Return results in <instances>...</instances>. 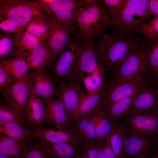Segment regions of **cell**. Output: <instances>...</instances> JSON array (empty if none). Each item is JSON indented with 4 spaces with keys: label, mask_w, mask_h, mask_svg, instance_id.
I'll list each match as a JSON object with an SVG mask.
<instances>
[{
    "label": "cell",
    "mask_w": 158,
    "mask_h": 158,
    "mask_svg": "<svg viewBox=\"0 0 158 158\" xmlns=\"http://www.w3.org/2000/svg\"><path fill=\"white\" fill-rule=\"evenodd\" d=\"M46 124L55 128L63 129L67 121L63 104L58 98L54 97L43 101Z\"/></svg>",
    "instance_id": "obj_20"
},
{
    "label": "cell",
    "mask_w": 158,
    "mask_h": 158,
    "mask_svg": "<svg viewBox=\"0 0 158 158\" xmlns=\"http://www.w3.org/2000/svg\"><path fill=\"white\" fill-rule=\"evenodd\" d=\"M156 85L157 89L158 92V67L156 70Z\"/></svg>",
    "instance_id": "obj_46"
},
{
    "label": "cell",
    "mask_w": 158,
    "mask_h": 158,
    "mask_svg": "<svg viewBox=\"0 0 158 158\" xmlns=\"http://www.w3.org/2000/svg\"><path fill=\"white\" fill-rule=\"evenodd\" d=\"M41 42L36 37L25 31L19 36L17 56L26 59L28 55L38 47Z\"/></svg>",
    "instance_id": "obj_33"
},
{
    "label": "cell",
    "mask_w": 158,
    "mask_h": 158,
    "mask_svg": "<svg viewBox=\"0 0 158 158\" xmlns=\"http://www.w3.org/2000/svg\"><path fill=\"white\" fill-rule=\"evenodd\" d=\"M25 158H53L39 139L35 138Z\"/></svg>",
    "instance_id": "obj_37"
},
{
    "label": "cell",
    "mask_w": 158,
    "mask_h": 158,
    "mask_svg": "<svg viewBox=\"0 0 158 158\" xmlns=\"http://www.w3.org/2000/svg\"><path fill=\"white\" fill-rule=\"evenodd\" d=\"M158 109V92L155 81L145 83L139 90L128 112L151 114Z\"/></svg>",
    "instance_id": "obj_14"
},
{
    "label": "cell",
    "mask_w": 158,
    "mask_h": 158,
    "mask_svg": "<svg viewBox=\"0 0 158 158\" xmlns=\"http://www.w3.org/2000/svg\"><path fill=\"white\" fill-rule=\"evenodd\" d=\"M39 140L53 158H77L84 149L80 145L67 143L52 142Z\"/></svg>",
    "instance_id": "obj_25"
},
{
    "label": "cell",
    "mask_w": 158,
    "mask_h": 158,
    "mask_svg": "<svg viewBox=\"0 0 158 158\" xmlns=\"http://www.w3.org/2000/svg\"><path fill=\"white\" fill-rule=\"evenodd\" d=\"M0 68L6 73L13 83L25 77L30 69L26 60L19 56L0 62Z\"/></svg>",
    "instance_id": "obj_26"
},
{
    "label": "cell",
    "mask_w": 158,
    "mask_h": 158,
    "mask_svg": "<svg viewBox=\"0 0 158 158\" xmlns=\"http://www.w3.org/2000/svg\"><path fill=\"white\" fill-rule=\"evenodd\" d=\"M125 133L123 126L115 123L113 130L109 136L115 158H126L123 149Z\"/></svg>",
    "instance_id": "obj_31"
},
{
    "label": "cell",
    "mask_w": 158,
    "mask_h": 158,
    "mask_svg": "<svg viewBox=\"0 0 158 158\" xmlns=\"http://www.w3.org/2000/svg\"><path fill=\"white\" fill-rule=\"evenodd\" d=\"M152 76L140 75L130 78L111 79L105 86V94L99 106L104 109L112 104L129 97L145 83L155 81Z\"/></svg>",
    "instance_id": "obj_5"
},
{
    "label": "cell",
    "mask_w": 158,
    "mask_h": 158,
    "mask_svg": "<svg viewBox=\"0 0 158 158\" xmlns=\"http://www.w3.org/2000/svg\"><path fill=\"white\" fill-rule=\"evenodd\" d=\"M91 118L97 140L103 143L113 130L115 122L108 115L105 110L99 106L92 112Z\"/></svg>",
    "instance_id": "obj_21"
},
{
    "label": "cell",
    "mask_w": 158,
    "mask_h": 158,
    "mask_svg": "<svg viewBox=\"0 0 158 158\" xmlns=\"http://www.w3.org/2000/svg\"><path fill=\"white\" fill-rule=\"evenodd\" d=\"M103 143L97 142L85 147L89 158H103Z\"/></svg>",
    "instance_id": "obj_40"
},
{
    "label": "cell",
    "mask_w": 158,
    "mask_h": 158,
    "mask_svg": "<svg viewBox=\"0 0 158 158\" xmlns=\"http://www.w3.org/2000/svg\"><path fill=\"white\" fill-rule=\"evenodd\" d=\"M85 38L80 32H77L56 58L53 66L52 72L59 84L68 82Z\"/></svg>",
    "instance_id": "obj_6"
},
{
    "label": "cell",
    "mask_w": 158,
    "mask_h": 158,
    "mask_svg": "<svg viewBox=\"0 0 158 158\" xmlns=\"http://www.w3.org/2000/svg\"><path fill=\"white\" fill-rule=\"evenodd\" d=\"M141 45L130 54L117 67L111 71V79H123L140 75L155 77L149 70Z\"/></svg>",
    "instance_id": "obj_11"
},
{
    "label": "cell",
    "mask_w": 158,
    "mask_h": 158,
    "mask_svg": "<svg viewBox=\"0 0 158 158\" xmlns=\"http://www.w3.org/2000/svg\"><path fill=\"white\" fill-rule=\"evenodd\" d=\"M105 85V82L101 87L95 92L89 94L84 92L71 120L85 116L99 106L104 95Z\"/></svg>",
    "instance_id": "obj_24"
},
{
    "label": "cell",
    "mask_w": 158,
    "mask_h": 158,
    "mask_svg": "<svg viewBox=\"0 0 158 158\" xmlns=\"http://www.w3.org/2000/svg\"><path fill=\"white\" fill-rule=\"evenodd\" d=\"M136 33L152 39L158 37V16H154L141 25L137 29Z\"/></svg>",
    "instance_id": "obj_35"
},
{
    "label": "cell",
    "mask_w": 158,
    "mask_h": 158,
    "mask_svg": "<svg viewBox=\"0 0 158 158\" xmlns=\"http://www.w3.org/2000/svg\"><path fill=\"white\" fill-rule=\"evenodd\" d=\"M149 9L152 16H158V0H149Z\"/></svg>",
    "instance_id": "obj_43"
},
{
    "label": "cell",
    "mask_w": 158,
    "mask_h": 158,
    "mask_svg": "<svg viewBox=\"0 0 158 158\" xmlns=\"http://www.w3.org/2000/svg\"><path fill=\"white\" fill-rule=\"evenodd\" d=\"M33 140L14 139L0 133V156L5 158H25Z\"/></svg>",
    "instance_id": "obj_19"
},
{
    "label": "cell",
    "mask_w": 158,
    "mask_h": 158,
    "mask_svg": "<svg viewBox=\"0 0 158 158\" xmlns=\"http://www.w3.org/2000/svg\"><path fill=\"white\" fill-rule=\"evenodd\" d=\"M152 158H158V150L157 151V153L154 155Z\"/></svg>",
    "instance_id": "obj_49"
},
{
    "label": "cell",
    "mask_w": 158,
    "mask_h": 158,
    "mask_svg": "<svg viewBox=\"0 0 158 158\" xmlns=\"http://www.w3.org/2000/svg\"><path fill=\"white\" fill-rule=\"evenodd\" d=\"M0 133L11 138L32 141L35 138L32 131L16 123L0 122Z\"/></svg>",
    "instance_id": "obj_29"
},
{
    "label": "cell",
    "mask_w": 158,
    "mask_h": 158,
    "mask_svg": "<svg viewBox=\"0 0 158 158\" xmlns=\"http://www.w3.org/2000/svg\"><path fill=\"white\" fill-rule=\"evenodd\" d=\"M57 90L59 98L65 111L67 123L73 118L84 92L80 85L70 83L59 84Z\"/></svg>",
    "instance_id": "obj_15"
},
{
    "label": "cell",
    "mask_w": 158,
    "mask_h": 158,
    "mask_svg": "<svg viewBox=\"0 0 158 158\" xmlns=\"http://www.w3.org/2000/svg\"><path fill=\"white\" fill-rule=\"evenodd\" d=\"M152 15L149 0H128L124 9L110 18V25L119 34L131 38L138 28L149 20Z\"/></svg>",
    "instance_id": "obj_2"
},
{
    "label": "cell",
    "mask_w": 158,
    "mask_h": 158,
    "mask_svg": "<svg viewBox=\"0 0 158 158\" xmlns=\"http://www.w3.org/2000/svg\"><path fill=\"white\" fill-rule=\"evenodd\" d=\"M153 141V145H155L157 147V150H158V133L155 135Z\"/></svg>",
    "instance_id": "obj_45"
},
{
    "label": "cell",
    "mask_w": 158,
    "mask_h": 158,
    "mask_svg": "<svg viewBox=\"0 0 158 158\" xmlns=\"http://www.w3.org/2000/svg\"><path fill=\"white\" fill-rule=\"evenodd\" d=\"M134 158H148V157L147 155H143Z\"/></svg>",
    "instance_id": "obj_47"
},
{
    "label": "cell",
    "mask_w": 158,
    "mask_h": 158,
    "mask_svg": "<svg viewBox=\"0 0 158 158\" xmlns=\"http://www.w3.org/2000/svg\"><path fill=\"white\" fill-rule=\"evenodd\" d=\"M110 20L100 1L96 0H88L76 18L78 32L90 39L103 35Z\"/></svg>",
    "instance_id": "obj_3"
},
{
    "label": "cell",
    "mask_w": 158,
    "mask_h": 158,
    "mask_svg": "<svg viewBox=\"0 0 158 158\" xmlns=\"http://www.w3.org/2000/svg\"><path fill=\"white\" fill-rule=\"evenodd\" d=\"M104 69L101 67L93 73L85 76L83 83L89 94L95 92L98 90L105 82L102 77V72Z\"/></svg>",
    "instance_id": "obj_34"
},
{
    "label": "cell",
    "mask_w": 158,
    "mask_h": 158,
    "mask_svg": "<svg viewBox=\"0 0 158 158\" xmlns=\"http://www.w3.org/2000/svg\"><path fill=\"white\" fill-rule=\"evenodd\" d=\"M77 158H89L85 148Z\"/></svg>",
    "instance_id": "obj_44"
},
{
    "label": "cell",
    "mask_w": 158,
    "mask_h": 158,
    "mask_svg": "<svg viewBox=\"0 0 158 158\" xmlns=\"http://www.w3.org/2000/svg\"><path fill=\"white\" fill-rule=\"evenodd\" d=\"M13 83L6 73L2 68H0V90L8 88Z\"/></svg>",
    "instance_id": "obj_41"
},
{
    "label": "cell",
    "mask_w": 158,
    "mask_h": 158,
    "mask_svg": "<svg viewBox=\"0 0 158 158\" xmlns=\"http://www.w3.org/2000/svg\"><path fill=\"white\" fill-rule=\"evenodd\" d=\"M0 33V62L13 59L17 55L19 36Z\"/></svg>",
    "instance_id": "obj_28"
},
{
    "label": "cell",
    "mask_w": 158,
    "mask_h": 158,
    "mask_svg": "<svg viewBox=\"0 0 158 158\" xmlns=\"http://www.w3.org/2000/svg\"><path fill=\"white\" fill-rule=\"evenodd\" d=\"M26 77L34 92L43 101L58 96L57 88L54 82L45 72L35 70L28 72Z\"/></svg>",
    "instance_id": "obj_16"
},
{
    "label": "cell",
    "mask_w": 158,
    "mask_h": 158,
    "mask_svg": "<svg viewBox=\"0 0 158 158\" xmlns=\"http://www.w3.org/2000/svg\"><path fill=\"white\" fill-rule=\"evenodd\" d=\"M52 28L47 38L50 51L56 60L77 32V27L54 18Z\"/></svg>",
    "instance_id": "obj_12"
},
{
    "label": "cell",
    "mask_w": 158,
    "mask_h": 158,
    "mask_svg": "<svg viewBox=\"0 0 158 158\" xmlns=\"http://www.w3.org/2000/svg\"></svg>",
    "instance_id": "obj_50"
},
{
    "label": "cell",
    "mask_w": 158,
    "mask_h": 158,
    "mask_svg": "<svg viewBox=\"0 0 158 158\" xmlns=\"http://www.w3.org/2000/svg\"><path fill=\"white\" fill-rule=\"evenodd\" d=\"M41 127L32 130L35 138L52 142H65L80 145L73 135L67 129Z\"/></svg>",
    "instance_id": "obj_23"
},
{
    "label": "cell",
    "mask_w": 158,
    "mask_h": 158,
    "mask_svg": "<svg viewBox=\"0 0 158 158\" xmlns=\"http://www.w3.org/2000/svg\"><path fill=\"white\" fill-rule=\"evenodd\" d=\"M91 115V113L72 120L67 123L63 128L67 129L72 133L79 144L83 148L89 144L99 142Z\"/></svg>",
    "instance_id": "obj_13"
},
{
    "label": "cell",
    "mask_w": 158,
    "mask_h": 158,
    "mask_svg": "<svg viewBox=\"0 0 158 158\" xmlns=\"http://www.w3.org/2000/svg\"><path fill=\"white\" fill-rule=\"evenodd\" d=\"M54 18L49 15L37 18L25 27L26 31L32 35L41 42L47 39L53 26Z\"/></svg>",
    "instance_id": "obj_27"
},
{
    "label": "cell",
    "mask_w": 158,
    "mask_h": 158,
    "mask_svg": "<svg viewBox=\"0 0 158 158\" xmlns=\"http://www.w3.org/2000/svg\"><path fill=\"white\" fill-rule=\"evenodd\" d=\"M139 89L131 95L112 104L105 109L113 121L115 122L119 116L128 113L132 106Z\"/></svg>",
    "instance_id": "obj_32"
},
{
    "label": "cell",
    "mask_w": 158,
    "mask_h": 158,
    "mask_svg": "<svg viewBox=\"0 0 158 158\" xmlns=\"http://www.w3.org/2000/svg\"><path fill=\"white\" fill-rule=\"evenodd\" d=\"M0 32L20 35L26 31V28L18 26L10 19L0 18Z\"/></svg>",
    "instance_id": "obj_38"
},
{
    "label": "cell",
    "mask_w": 158,
    "mask_h": 158,
    "mask_svg": "<svg viewBox=\"0 0 158 158\" xmlns=\"http://www.w3.org/2000/svg\"><path fill=\"white\" fill-rule=\"evenodd\" d=\"M49 15L35 0H0V18L20 27L25 28L33 20Z\"/></svg>",
    "instance_id": "obj_4"
},
{
    "label": "cell",
    "mask_w": 158,
    "mask_h": 158,
    "mask_svg": "<svg viewBox=\"0 0 158 158\" xmlns=\"http://www.w3.org/2000/svg\"><path fill=\"white\" fill-rule=\"evenodd\" d=\"M0 91L3 96L2 100L13 109L23 126L28 128L26 115L29 87L26 76L13 82L8 88Z\"/></svg>",
    "instance_id": "obj_8"
},
{
    "label": "cell",
    "mask_w": 158,
    "mask_h": 158,
    "mask_svg": "<svg viewBox=\"0 0 158 158\" xmlns=\"http://www.w3.org/2000/svg\"><path fill=\"white\" fill-rule=\"evenodd\" d=\"M3 122L14 123L23 127L13 109L10 105L5 102L2 99H1L0 122Z\"/></svg>",
    "instance_id": "obj_36"
},
{
    "label": "cell",
    "mask_w": 158,
    "mask_h": 158,
    "mask_svg": "<svg viewBox=\"0 0 158 158\" xmlns=\"http://www.w3.org/2000/svg\"><path fill=\"white\" fill-rule=\"evenodd\" d=\"M151 114H152L158 116V109Z\"/></svg>",
    "instance_id": "obj_48"
},
{
    "label": "cell",
    "mask_w": 158,
    "mask_h": 158,
    "mask_svg": "<svg viewBox=\"0 0 158 158\" xmlns=\"http://www.w3.org/2000/svg\"><path fill=\"white\" fill-rule=\"evenodd\" d=\"M123 126L128 135L152 139L158 133V116L148 113L128 112L125 114Z\"/></svg>",
    "instance_id": "obj_9"
},
{
    "label": "cell",
    "mask_w": 158,
    "mask_h": 158,
    "mask_svg": "<svg viewBox=\"0 0 158 158\" xmlns=\"http://www.w3.org/2000/svg\"><path fill=\"white\" fill-rule=\"evenodd\" d=\"M107 14L111 17L122 11L128 0H104L103 1Z\"/></svg>",
    "instance_id": "obj_39"
},
{
    "label": "cell",
    "mask_w": 158,
    "mask_h": 158,
    "mask_svg": "<svg viewBox=\"0 0 158 158\" xmlns=\"http://www.w3.org/2000/svg\"><path fill=\"white\" fill-rule=\"evenodd\" d=\"M50 16L78 27L77 16L88 0H35Z\"/></svg>",
    "instance_id": "obj_7"
},
{
    "label": "cell",
    "mask_w": 158,
    "mask_h": 158,
    "mask_svg": "<svg viewBox=\"0 0 158 158\" xmlns=\"http://www.w3.org/2000/svg\"><path fill=\"white\" fill-rule=\"evenodd\" d=\"M101 67L98 63L91 39L85 38L68 83L81 85L85 76Z\"/></svg>",
    "instance_id": "obj_10"
},
{
    "label": "cell",
    "mask_w": 158,
    "mask_h": 158,
    "mask_svg": "<svg viewBox=\"0 0 158 158\" xmlns=\"http://www.w3.org/2000/svg\"><path fill=\"white\" fill-rule=\"evenodd\" d=\"M142 42V48L147 66L152 75L156 78L158 67V37Z\"/></svg>",
    "instance_id": "obj_30"
},
{
    "label": "cell",
    "mask_w": 158,
    "mask_h": 158,
    "mask_svg": "<svg viewBox=\"0 0 158 158\" xmlns=\"http://www.w3.org/2000/svg\"><path fill=\"white\" fill-rule=\"evenodd\" d=\"M103 35L98 44L96 55L99 65L109 72L117 67L142 44L138 40L117 32Z\"/></svg>",
    "instance_id": "obj_1"
},
{
    "label": "cell",
    "mask_w": 158,
    "mask_h": 158,
    "mask_svg": "<svg viewBox=\"0 0 158 158\" xmlns=\"http://www.w3.org/2000/svg\"><path fill=\"white\" fill-rule=\"evenodd\" d=\"M29 95L26 115L28 127L32 130L44 127L47 124L43 100L35 93L29 83Z\"/></svg>",
    "instance_id": "obj_17"
},
{
    "label": "cell",
    "mask_w": 158,
    "mask_h": 158,
    "mask_svg": "<svg viewBox=\"0 0 158 158\" xmlns=\"http://www.w3.org/2000/svg\"><path fill=\"white\" fill-rule=\"evenodd\" d=\"M26 60L30 69L45 72L50 67L53 66L56 61L49 49L47 39L29 54Z\"/></svg>",
    "instance_id": "obj_18"
},
{
    "label": "cell",
    "mask_w": 158,
    "mask_h": 158,
    "mask_svg": "<svg viewBox=\"0 0 158 158\" xmlns=\"http://www.w3.org/2000/svg\"><path fill=\"white\" fill-rule=\"evenodd\" d=\"M152 139L137 135H128L123 142V149L126 158H134L147 155L153 145Z\"/></svg>",
    "instance_id": "obj_22"
},
{
    "label": "cell",
    "mask_w": 158,
    "mask_h": 158,
    "mask_svg": "<svg viewBox=\"0 0 158 158\" xmlns=\"http://www.w3.org/2000/svg\"><path fill=\"white\" fill-rule=\"evenodd\" d=\"M103 158H115L111 148L109 136L103 144Z\"/></svg>",
    "instance_id": "obj_42"
}]
</instances>
